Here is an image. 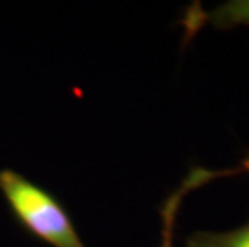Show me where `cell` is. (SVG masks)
<instances>
[{"label": "cell", "mask_w": 249, "mask_h": 247, "mask_svg": "<svg viewBox=\"0 0 249 247\" xmlns=\"http://www.w3.org/2000/svg\"><path fill=\"white\" fill-rule=\"evenodd\" d=\"M0 193L17 222L52 247H87L60 199L17 170H0Z\"/></svg>", "instance_id": "1"}, {"label": "cell", "mask_w": 249, "mask_h": 247, "mask_svg": "<svg viewBox=\"0 0 249 247\" xmlns=\"http://www.w3.org/2000/svg\"><path fill=\"white\" fill-rule=\"evenodd\" d=\"M204 23L213 24L217 29H231L235 26H249V0H230L209 13L193 7L185 18L188 31H198Z\"/></svg>", "instance_id": "2"}, {"label": "cell", "mask_w": 249, "mask_h": 247, "mask_svg": "<svg viewBox=\"0 0 249 247\" xmlns=\"http://www.w3.org/2000/svg\"><path fill=\"white\" fill-rule=\"evenodd\" d=\"M185 247H249V220L230 231H195L185 241Z\"/></svg>", "instance_id": "3"}, {"label": "cell", "mask_w": 249, "mask_h": 247, "mask_svg": "<svg viewBox=\"0 0 249 247\" xmlns=\"http://www.w3.org/2000/svg\"><path fill=\"white\" fill-rule=\"evenodd\" d=\"M201 186L198 177L193 172L188 173V177L185 178L183 183L177 188L176 193L171 198H167V201L164 202V207L161 210L162 215V246L161 247H172V231H174V222H176V214L178 210L180 202H182L183 196L190 193L195 188Z\"/></svg>", "instance_id": "4"}, {"label": "cell", "mask_w": 249, "mask_h": 247, "mask_svg": "<svg viewBox=\"0 0 249 247\" xmlns=\"http://www.w3.org/2000/svg\"><path fill=\"white\" fill-rule=\"evenodd\" d=\"M236 173H249V156L241 161V164L235 169L224 170V175H236Z\"/></svg>", "instance_id": "5"}]
</instances>
